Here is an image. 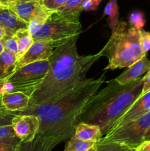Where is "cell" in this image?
<instances>
[{"instance_id":"6da1fadb","label":"cell","mask_w":150,"mask_h":151,"mask_svg":"<svg viewBox=\"0 0 150 151\" xmlns=\"http://www.w3.org/2000/svg\"><path fill=\"white\" fill-rule=\"evenodd\" d=\"M104 82V74L96 79H85L55 103L29 106L26 111L16 114L38 116L40 127L36 138L55 147L73 137L84 106Z\"/></svg>"},{"instance_id":"7a4b0ae2","label":"cell","mask_w":150,"mask_h":151,"mask_svg":"<svg viewBox=\"0 0 150 151\" xmlns=\"http://www.w3.org/2000/svg\"><path fill=\"white\" fill-rule=\"evenodd\" d=\"M79 35L54 48L49 71L30 97L29 106L54 103L73 89L85 78L90 68L100 57L98 53L80 56L76 50Z\"/></svg>"},{"instance_id":"3957f363","label":"cell","mask_w":150,"mask_h":151,"mask_svg":"<svg viewBox=\"0 0 150 151\" xmlns=\"http://www.w3.org/2000/svg\"><path fill=\"white\" fill-rule=\"evenodd\" d=\"M98 55L107 58L108 64L104 68L107 70L129 67L146 54L140 44L139 29L128 28L126 22H121Z\"/></svg>"},{"instance_id":"277c9868","label":"cell","mask_w":150,"mask_h":151,"mask_svg":"<svg viewBox=\"0 0 150 151\" xmlns=\"http://www.w3.org/2000/svg\"><path fill=\"white\" fill-rule=\"evenodd\" d=\"M114 88L115 80L108 81L105 88L97 91L87 101L79 116V122L98 125L103 137L126 111L113 99Z\"/></svg>"},{"instance_id":"5b68a950","label":"cell","mask_w":150,"mask_h":151,"mask_svg":"<svg viewBox=\"0 0 150 151\" xmlns=\"http://www.w3.org/2000/svg\"><path fill=\"white\" fill-rule=\"evenodd\" d=\"M29 32L34 41L63 43L79 35L82 32V24L79 19L56 10L53 11L44 23Z\"/></svg>"},{"instance_id":"8992f818","label":"cell","mask_w":150,"mask_h":151,"mask_svg":"<svg viewBox=\"0 0 150 151\" xmlns=\"http://www.w3.org/2000/svg\"><path fill=\"white\" fill-rule=\"evenodd\" d=\"M49 67V60L24 65L6 79L12 83L15 91H21L31 97L45 78Z\"/></svg>"},{"instance_id":"52a82bcc","label":"cell","mask_w":150,"mask_h":151,"mask_svg":"<svg viewBox=\"0 0 150 151\" xmlns=\"http://www.w3.org/2000/svg\"><path fill=\"white\" fill-rule=\"evenodd\" d=\"M150 128V111L107 133L100 142H117L135 149L145 140Z\"/></svg>"},{"instance_id":"ba28073f","label":"cell","mask_w":150,"mask_h":151,"mask_svg":"<svg viewBox=\"0 0 150 151\" xmlns=\"http://www.w3.org/2000/svg\"><path fill=\"white\" fill-rule=\"evenodd\" d=\"M7 5L18 16L27 23L32 22L44 23L53 13L43 4L42 1H22L15 0L7 4Z\"/></svg>"},{"instance_id":"9c48e42d","label":"cell","mask_w":150,"mask_h":151,"mask_svg":"<svg viewBox=\"0 0 150 151\" xmlns=\"http://www.w3.org/2000/svg\"><path fill=\"white\" fill-rule=\"evenodd\" d=\"M12 126L15 134L21 142H31L38 135L40 121L35 115L15 114Z\"/></svg>"},{"instance_id":"30bf717a","label":"cell","mask_w":150,"mask_h":151,"mask_svg":"<svg viewBox=\"0 0 150 151\" xmlns=\"http://www.w3.org/2000/svg\"><path fill=\"white\" fill-rule=\"evenodd\" d=\"M63 43L65 42L57 43L49 41H34L28 51L17 62L15 71L32 62L49 60L52 55L54 48L61 45Z\"/></svg>"},{"instance_id":"8fae6325","label":"cell","mask_w":150,"mask_h":151,"mask_svg":"<svg viewBox=\"0 0 150 151\" xmlns=\"http://www.w3.org/2000/svg\"><path fill=\"white\" fill-rule=\"evenodd\" d=\"M143 84V77L124 85L119 84L115 80L113 99L121 106H124L126 109H129L141 95Z\"/></svg>"},{"instance_id":"7c38bea8","label":"cell","mask_w":150,"mask_h":151,"mask_svg":"<svg viewBox=\"0 0 150 151\" xmlns=\"http://www.w3.org/2000/svg\"><path fill=\"white\" fill-rule=\"evenodd\" d=\"M149 111L150 91L142 95H140V97L134 102L133 104L129 109H126V111L115 122L110 131L116 129L128 122L135 120Z\"/></svg>"},{"instance_id":"4fadbf2b","label":"cell","mask_w":150,"mask_h":151,"mask_svg":"<svg viewBox=\"0 0 150 151\" xmlns=\"http://www.w3.org/2000/svg\"><path fill=\"white\" fill-rule=\"evenodd\" d=\"M1 104L11 113H20L26 111L29 106L30 97L21 91H13L1 96Z\"/></svg>"},{"instance_id":"5bb4252c","label":"cell","mask_w":150,"mask_h":151,"mask_svg":"<svg viewBox=\"0 0 150 151\" xmlns=\"http://www.w3.org/2000/svg\"><path fill=\"white\" fill-rule=\"evenodd\" d=\"M0 25L5 29L7 35H13L18 30L29 27V23L18 16L8 7L0 8Z\"/></svg>"},{"instance_id":"9a60e30c","label":"cell","mask_w":150,"mask_h":151,"mask_svg":"<svg viewBox=\"0 0 150 151\" xmlns=\"http://www.w3.org/2000/svg\"><path fill=\"white\" fill-rule=\"evenodd\" d=\"M149 69L150 60L147 58L146 55H145L140 60L127 67L126 71L122 72L119 76L115 78V80L119 84L124 85L141 78L142 75L146 73Z\"/></svg>"},{"instance_id":"2e32d148","label":"cell","mask_w":150,"mask_h":151,"mask_svg":"<svg viewBox=\"0 0 150 151\" xmlns=\"http://www.w3.org/2000/svg\"><path fill=\"white\" fill-rule=\"evenodd\" d=\"M74 137L83 141L97 143L101 139L103 134L98 125L79 122L75 128Z\"/></svg>"},{"instance_id":"e0dca14e","label":"cell","mask_w":150,"mask_h":151,"mask_svg":"<svg viewBox=\"0 0 150 151\" xmlns=\"http://www.w3.org/2000/svg\"><path fill=\"white\" fill-rule=\"evenodd\" d=\"M18 59L16 55L3 50L0 54V81L10 77L14 72Z\"/></svg>"},{"instance_id":"ac0fdd59","label":"cell","mask_w":150,"mask_h":151,"mask_svg":"<svg viewBox=\"0 0 150 151\" xmlns=\"http://www.w3.org/2000/svg\"><path fill=\"white\" fill-rule=\"evenodd\" d=\"M18 43V61L23 57L28 51L29 47L33 44L34 40L29 30V28H25L18 30L14 34Z\"/></svg>"},{"instance_id":"d6986e66","label":"cell","mask_w":150,"mask_h":151,"mask_svg":"<svg viewBox=\"0 0 150 151\" xmlns=\"http://www.w3.org/2000/svg\"><path fill=\"white\" fill-rule=\"evenodd\" d=\"M104 15H106L108 17L107 21H108L109 27L111 29L112 32H113L116 30L119 23V11L116 0H110V1L106 4L104 10Z\"/></svg>"},{"instance_id":"ffe728a7","label":"cell","mask_w":150,"mask_h":151,"mask_svg":"<svg viewBox=\"0 0 150 151\" xmlns=\"http://www.w3.org/2000/svg\"><path fill=\"white\" fill-rule=\"evenodd\" d=\"M96 145L94 142H87L71 137L68 141L64 151H88Z\"/></svg>"},{"instance_id":"44dd1931","label":"cell","mask_w":150,"mask_h":151,"mask_svg":"<svg viewBox=\"0 0 150 151\" xmlns=\"http://www.w3.org/2000/svg\"><path fill=\"white\" fill-rule=\"evenodd\" d=\"M85 1V0H69L63 7L57 10L66 13L74 19H79V16L82 11V4Z\"/></svg>"},{"instance_id":"7402d4cb","label":"cell","mask_w":150,"mask_h":151,"mask_svg":"<svg viewBox=\"0 0 150 151\" xmlns=\"http://www.w3.org/2000/svg\"><path fill=\"white\" fill-rule=\"evenodd\" d=\"M96 151H135V149L117 142H99Z\"/></svg>"},{"instance_id":"603a6c76","label":"cell","mask_w":150,"mask_h":151,"mask_svg":"<svg viewBox=\"0 0 150 151\" xmlns=\"http://www.w3.org/2000/svg\"><path fill=\"white\" fill-rule=\"evenodd\" d=\"M54 147L35 138L31 142H21L20 151H51Z\"/></svg>"},{"instance_id":"cb8c5ba5","label":"cell","mask_w":150,"mask_h":151,"mask_svg":"<svg viewBox=\"0 0 150 151\" xmlns=\"http://www.w3.org/2000/svg\"><path fill=\"white\" fill-rule=\"evenodd\" d=\"M21 142L17 137L0 139V151H20Z\"/></svg>"},{"instance_id":"d4e9b609","label":"cell","mask_w":150,"mask_h":151,"mask_svg":"<svg viewBox=\"0 0 150 151\" xmlns=\"http://www.w3.org/2000/svg\"><path fill=\"white\" fill-rule=\"evenodd\" d=\"M2 41L3 47H4V50L11 53V54L15 55L17 57L18 55V43L16 38L15 35H6L3 39H1Z\"/></svg>"},{"instance_id":"484cf974","label":"cell","mask_w":150,"mask_h":151,"mask_svg":"<svg viewBox=\"0 0 150 151\" xmlns=\"http://www.w3.org/2000/svg\"><path fill=\"white\" fill-rule=\"evenodd\" d=\"M129 24L132 27H135L138 29H143L145 25L144 15L141 12H132L129 16Z\"/></svg>"},{"instance_id":"4316f807","label":"cell","mask_w":150,"mask_h":151,"mask_svg":"<svg viewBox=\"0 0 150 151\" xmlns=\"http://www.w3.org/2000/svg\"><path fill=\"white\" fill-rule=\"evenodd\" d=\"M14 116V113H11L4 109L3 105L1 104V95H0V127L11 125L12 120Z\"/></svg>"},{"instance_id":"83f0119b","label":"cell","mask_w":150,"mask_h":151,"mask_svg":"<svg viewBox=\"0 0 150 151\" xmlns=\"http://www.w3.org/2000/svg\"><path fill=\"white\" fill-rule=\"evenodd\" d=\"M140 44L144 54L150 50V32L144 29H139Z\"/></svg>"},{"instance_id":"f1b7e54d","label":"cell","mask_w":150,"mask_h":151,"mask_svg":"<svg viewBox=\"0 0 150 151\" xmlns=\"http://www.w3.org/2000/svg\"><path fill=\"white\" fill-rule=\"evenodd\" d=\"M69 0H42V3L47 9L56 11L65 5Z\"/></svg>"},{"instance_id":"f546056e","label":"cell","mask_w":150,"mask_h":151,"mask_svg":"<svg viewBox=\"0 0 150 151\" xmlns=\"http://www.w3.org/2000/svg\"><path fill=\"white\" fill-rule=\"evenodd\" d=\"M15 91L14 86L7 79L1 80L0 81V95H4L7 93L13 92Z\"/></svg>"},{"instance_id":"4dcf8cb0","label":"cell","mask_w":150,"mask_h":151,"mask_svg":"<svg viewBox=\"0 0 150 151\" xmlns=\"http://www.w3.org/2000/svg\"><path fill=\"white\" fill-rule=\"evenodd\" d=\"M101 0H85L82 4V9L85 11H90V10H96L99 4H101Z\"/></svg>"},{"instance_id":"1f68e13d","label":"cell","mask_w":150,"mask_h":151,"mask_svg":"<svg viewBox=\"0 0 150 151\" xmlns=\"http://www.w3.org/2000/svg\"><path fill=\"white\" fill-rule=\"evenodd\" d=\"M13 137H16V136L15 134L14 131H13L12 125L0 127V139Z\"/></svg>"},{"instance_id":"d6a6232c","label":"cell","mask_w":150,"mask_h":151,"mask_svg":"<svg viewBox=\"0 0 150 151\" xmlns=\"http://www.w3.org/2000/svg\"><path fill=\"white\" fill-rule=\"evenodd\" d=\"M143 78H144V84H143V88L141 95L150 91V75L146 74L143 77Z\"/></svg>"},{"instance_id":"836d02e7","label":"cell","mask_w":150,"mask_h":151,"mask_svg":"<svg viewBox=\"0 0 150 151\" xmlns=\"http://www.w3.org/2000/svg\"><path fill=\"white\" fill-rule=\"evenodd\" d=\"M135 151H150V139L144 140L138 147H135Z\"/></svg>"},{"instance_id":"e575fe53","label":"cell","mask_w":150,"mask_h":151,"mask_svg":"<svg viewBox=\"0 0 150 151\" xmlns=\"http://www.w3.org/2000/svg\"><path fill=\"white\" fill-rule=\"evenodd\" d=\"M7 35V32L5 29L1 25H0V40L3 39Z\"/></svg>"},{"instance_id":"d590c367","label":"cell","mask_w":150,"mask_h":151,"mask_svg":"<svg viewBox=\"0 0 150 151\" xmlns=\"http://www.w3.org/2000/svg\"><path fill=\"white\" fill-rule=\"evenodd\" d=\"M15 1V0H0V1H1L2 3H4V4H5L6 5H7V4H8V3L11 2V1Z\"/></svg>"},{"instance_id":"8d00e7d4","label":"cell","mask_w":150,"mask_h":151,"mask_svg":"<svg viewBox=\"0 0 150 151\" xmlns=\"http://www.w3.org/2000/svg\"><path fill=\"white\" fill-rule=\"evenodd\" d=\"M147 139H150V128L149 129L148 132L146 133V137H145V140H147Z\"/></svg>"},{"instance_id":"74e56055","label":"cell","mask_w":150,"mask_h":151,"mask_svg":"<svg viewBox=\"0 0 150 151\" xmlns=\"http://www.w3.org/2000/svg\"><path fill=\"white\" fill-rule=\"evenodd\" d=\"M3 50H4V47H3L2 41H1V40H0V54H1Z\"/></svg>"},{"instance_id":"f35d334b","label":"cell","mask_w":150,"mask_h":151,"mask_svg":"<svg viewBox=\"0 0 150 151\" xmlns=\"http://www.w3.org/2000/svg\"><path fill=\"white\" fill-rule=\"evenodd\" d=\"M96 145H94V147H91V148H90L88 151H96Z\"/></svg>"},{"instance_id":"ab89813d","label":"cell","mask_w":150,"mask_h":151,"mask_svg":"<svg viewBox=\"0 0 150 151\" xmlns=\"http://www.w3.org/2000/svg\"><path fill=\"white\" fill-rule=\"evenodd\" d=\"M7 5H6L5 4H4V3H2L1 1H0V8L1 7H7Z\"/></svg>"},{"instance_id":"60d3db41","label":"cell","mask_w":150,"mask_h":151,"mask_svg":"<svg viewBox=\"0 0 150 151\" xmlns=\"http://www.w3.org/2000/svg\"><path fill=\"white\" fill-rule=\"evenodd\" d=\"M18 1H42V0H18Z\"/></svg>"},{"instance_id":"b9f144b4","label":"cell","mask_w":150,"mask_h":151,"mask_svg":"<svg viewBox=\"0 0 150 151\" xmlns=\"http://www.w3.org/2000/svg\"><path fill=\"white\" fill-rule=\"evenodd\" d=\"M146 74V75H150V69H149V70L148 72H147Z\"/></svg>"}]
</instances>
